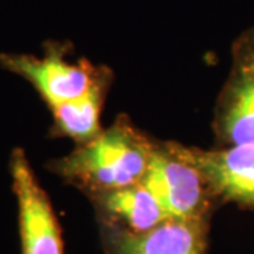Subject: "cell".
Wrapping results in <instances>:
<instances>
[{
	"mask_svg": "<svg viewBox=\"0 0 254 254\" xmlns=\"http://www.w3.org/2000/svg\"><path fill=\"white\" fill-rule=\"evenodd\" d=\"M113 81V72L96 82L89 91L76 99L61 103L53 112V133L55 136L69 137L76 145L86 144L103 131L100 113Z\"/></svg>",
	"mask_w": 254,
	"mask_h": 254,
	"instance_id": "obj_9",
	"label": "cell"
},
{
	"mask_svg": "<svg viewBox=\"0 0 254 254\" xmlns=\"http://www.w3.org/2000/svg\"><path fill=\"white\" fill-rule=\"evenodd\" d=\"M209 219L168 218L143 233L102 227L108 254H205Z\"/></svg>",
	"mask_w": 254,
	"mask_h": 254,
	"instance_id": "obj_7",
	"label": "cell"
},
{
	"mask_svg": "<svg viewBox=\"0 0 254 254\" xmlns=\"http://www.w3.org/2000/svg\"><path fill=\"white\" fill-rule=\"evenodd\" d=\"M181 151L205 175L218 203L254 210V144L209 150L181 144Z\"/></svg>",
	"mask_w": 254,
	"mask_h": 254,
	"instance_id": "obj_6",
	"label": "cell"
},
{
	"mask_svg": "<svg viewBox=\"0 0 254 254\" xmlns=\"http://www.w3.org/2000/svg\"><path fill=\"white\" fill-rule=\"evenodd\" d=\"M88 198L103 226L143 233L168 219L161 203L141 181L125 188L93 193Z\"/></svg>",
	"mask_w": 254,
	"mask_h": 254,
	"instance_id": "obj_8",
	"label": "cell"
},
{
	"mask_svg": "<svg viewBox=\"0 0 254 254\" xmlns=\"http://www.w3.org/2000/svg\"><path fill=\"white\" fill-rule=\"evenodd\" d=\"M66 55L68 44L48 43L43 57L1 54L0 64L27 79L51 109L85 95L112 72L105 65H93L86 60L71 61Z\"/></svg>",
	"mask_w": 254,
	"mask_h": 254,
	"instance_id": "obj_3",
	"label": "cell"
},
{
	"mask_svg": "<svg viewBox=\"0 0 254 254\" xmlns=\"http://www.w3.org/2000/svg\"><path fill=\"white\" fill-rule=\"evenodd\" d=\"M141 184L161 203L168 218L209 219L218 203L205 175L175 141H155Z\"/></svg>",
	"mask_w": 254,
	"mask_h": 254,
	"instance_id": "obj_2",
	"label": "cell"
},
{
	"mask_svg": "<svg viewBox=\"0 0 254 254\" xmlns=\"http://www.w3.org/2000/svg\"><path fill=\"white\" fill-rule=\"evenodd\" d=\"M11 188L18 208L21 254H64L58 219L23 148L10 155Z\"/></svg>",
	"mask_w": 254,
	"mask_h": 254,
	"instance_id": "obj_5",
	"label": "cell"
},
{
	"mask_svg": "<svg viewBox=\"0 0 254 254\" xmlns=\"http://www.w3.org/2000/svg\"><path fill=\"white\" fill-rule=\"evenodd\" d=\"M215 147L254 144V26L232 46V65L213 109Z\"/></svg>",
	"mask_w": 254,
	"mask_h": 254,
	"instance_id": "obj_4",
	"label": "cell"
},
{
	"mask_svg": "<svg viewBox=\"0 0 254 254\" xmlns=\"http://www.w3.org/2000/svg\"><path fill=\"white\" fill-rule=\"evenodd\" d=\"M155 140L140 131L126 115L96 138L50 164V170L86 195L119 190L143 180Z\"/></svg>",
	"mask_w": 254,
	"mask_h": 254,
	"instance_id": "obj_1",
	"label": "cell"
}]
</instances>
